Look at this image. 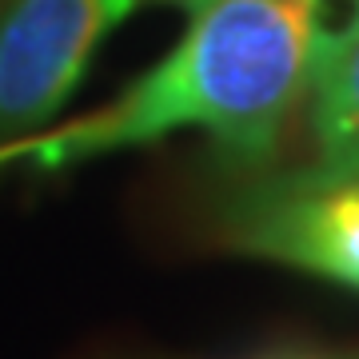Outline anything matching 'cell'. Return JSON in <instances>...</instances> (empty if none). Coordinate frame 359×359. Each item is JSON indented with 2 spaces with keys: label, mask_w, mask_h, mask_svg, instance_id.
<instances>
[{
  "label": "cell",
  "mask_w": 359,
  "mask_h": 359,
  "mask_svg": "<svg viewBox=\"0 0 359 359\" xmlns=\"http://www.w3.org/2000/svg\"><path fill=\"white\" fill-rule=\"evenodd\" d=\"M188 28L164 60L108 108L36 132L0 152L68 168L180 128H204L224 160L264 168L311 88L320 0H180Z\"/></svg>",
  "instance_id": "obj_1"
},
{
  "label": "cell",
  "mask_w": 359,
  "mask_h": 359,
  "mask_svg": "<svg viewBox=\"0 0 359 359\" xmlns=\"http://www.w3.org/2000/svg\"><path fill=\"white\" fill-rule=\"evenodd\" d=\"M219 231L236 252L359 292V172L316 164L259 180L228 200Z\"/></svg>",
  "instance_id": "obj_2"
},
{
  "label": "cell",
  "mask_w": 359,
  "mask_h": 359,
  "mask_svg": "<svg viewBox=\"0 0 359 359\" xmlns=\"http://www.w3.org/2000/svg\"><path fill=\"white\" fill-rule=\"evenodd\" d=\"M144 0H8L0 8V152L44 132L92 52Z\"/></svg>",
  "instance_id": "obj_3"
},
{
  "label": "cell",
  "mask_w": 359,
  "mask_h": 359,
  "mask_svg": "<svg viewBox=\"0 0 359 359\" xmlns=\"http://www.w3.org/2000/svg\"><path fill=\"white\" fill-rule=\"evenodd\" d=\"M308 100L320 168L359 172V28L316 60Z\"/></svg>",
  "instance_id": "obj_4"
},
{
  "label": "cell",
  "mask_w": 359,
  "mask_h": 359,
  "mask_svg": "<svg viewBox=\"0 0 359 359\" xmlns=\"http://www.w3.org/2000/svg\"><path fill=\"white\" fill-rule=\"evenodd\" d=\"M259 359H359V355H316V351H276V355H259Z\"/></svg>",
  "instance_id": "obj_5"
}]
</instances>
